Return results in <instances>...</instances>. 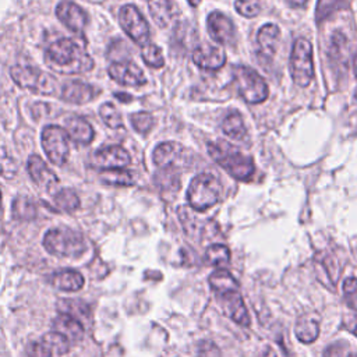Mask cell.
<instances>
[{
    "mask_svg": "<svg viewBox=\"0 0 357 357\" xmlns=\"http://www.w3.org/2000/svg\"><path fill=\"white\" fill-rule=\"evenodd\" d=\"M13 216L20 220H32L36 216V205L29 197H18L13 204Z\"/></svg>",
    "mask_w": 357,
    "mask_h": 357,
    "instance_id": "cell-30",
    "label": "cell"
},
{
    "mask_svg": "<svg viewBox=\"0 0 357 357\" xmlns=\"http://www.w3.org/2000/svg\"><path fill=\"white\" fill-rule=\"evenodd\" d=\"M46 64L60 74H78L89 71L93 67L92 57L70 38H61L53 42L45 50Z\"/></svg>",
    "mask_w": 357,
    "mask_h": 357,
    "instance_id": "cell-1",
    "label": "cell"
},
{
    "mask_svg": "<svg viewBox=\"0 0 357 357\" xmlns=\"http://www.w3.org/2000/svg\"><path fill=\"white\" fill-rule=\"evenodd\" d=\"M148 8L158 26L165 28L172 21L173 7L170 0H149Z\"/></svg>",
    "mask_w": 357,
    "mask_h": 357,
    "instance_id": "cell-27",
    "label": "cell"
},
{
    "mask_svg": "<svg viewBox=\"0 0 357 357\" xmlns=\"http://www.w3.org/2000/svg\"><path fill=\"white\" fill-rule=\"evenodd\" d=\"M100 180L113 185H132L134 177L131 172L123 169H107L100 173Z\"/></svg>",
    "mask_w": 357,
    "mask_h": 357,
    "instance_id": "cell-31",
    "label": "cell"
},
{
    "mask_svg": "<svg viewBox=\"0 0 357 357\" xmlns=\"http://www.w3.org/2000/svg\"><path fill=\"white\" fill-rule=\"evenodd\" d=\"M205 262L219 269H225L230 262V250L223 244L209 245L205 251Z\"/></svg>",
    "mask_w": 357,
    "mask_h": 357,
    "instance_id": "cell-28",
    "label": "cell"
},
{
    "mask_svg": "<svg viewBox=\"0 0 357 357\" xmlns=\"http://www.w3.org/2000/svg\"><path fill=\"white\" fill-rule=\"evenodd\" d=\"M64 130L67 131L68 137L74 142L82 144V145H88L92 141L93 134H95L91 124L79 116H73V117L67 119Z\"/></svg>",
    "mask_w": 357,
    "mask_h": 357,
    "instance_id": "cell-22",
    "label": "cell"
},
{
    "mask_svg": "<svg viewBox=\"0 0 357 357\" xmlns=\"http://www.w3.org/2000/svg\"><path fill=\"white\" fill-rule=\"evenodd\" d=\"M223 132L233 139H243L247 134V128L241 114L237 110H230L222 121Z\"/></svg>",
    "mask_w": 357,
    "mask_h": 357,
    "instance_id": "cell-26",
    "label": "cell"
},
{
    "mask_svg": "<svg viewBox=\"0 0 357 357\" xmlns=\"http://www.w3.org/2000/svg\"><path fill=\"white\" fill-rule=\"evenodd\" d=\"M141 56L144 59V61L151 66V67H155V68H159L165 64L163 61V54L160 52V49L153 45V43H146L142 46V52H141Z\"/></svg>",
    "mask_w": 357,
    "mask_h": 357,
    "instance_id": "cell-35",
    "label": "cell"
},
{
    "mask_svg": "<svg viewBox=\"0 0 357 357\" xmlns=\"http://www.w3.org/2000/svg\"><path fill=\"white\" fill-rule=\"evenodd\" d=\"M68 134L59 126H46L42 131V146L49 160L57 166H63L68 158L70 145Z\"/></svg>",
    "mask_w": 357,
    "mask_h": 357,
    "instance_id": "cell-8",
    "label": "cell"
},
{
    "mask_svg": "<svg viewBox=\"0 0 357 357\" xmlns=\"http://www.w3.org/2000/svg\"><path fill=\"white\" fill-rule=\"evenodd\" d=\"M53 202L54 206L63 212H73L79 206L78 195L70 188H63L57 191L53 197Z\"/></svg>",
    "mask_w": 357,
    "mask_h": 357,
    "instance_id": "cell-29",
    "label": "cell"
},
{
    "mask_svg": "<svg viewBox=\"0 0 357 357\" xmlns=\"http://www.w3.org/2000/svg\"><path fill=\"white\" fill-rule=\"evenodd\" d=\"M291 7H304L308 0H286Z\"/></svg>",
    "mask_w": 357,
    "mask_h": 357,
    "instance_id": "cell-43",
    "label": "cell"
},
{
    "mask_svg": "<svg viewBox=\"0 0 357 357\" xmlns=\"http://www.w3.org/2000/svg\"><path fill=\"white\" fill-rule=\"evenodd\" d=\"M233 84L241 98L248 103H261L268 98L265 79L250 67H236L233 71Z\"/></svg>",
    "mask_w": 357,
    "mask_h": 357,
    "instance_id": "cell-5",
    "label": "cell"
},
{
    "mask_svg": "<svg viewBox=\"0 0 357 357\" xmlns=\"http://www.w3.org/2000/svg\"><path fill=\"white\" fill-rule=\"evenodd\" d=\"M290 74L298 86H307L314 78V61H312V46L304 39L298 38L294 40L290 53Z\"/></svg>",
    "mask_w": 357,
    "mask_h": 357,
    "instance_id": "cell-6",
    "label": "cell"
},
{
    "mask_svg": "<svg viewBox=\"0 0 357 357\" xmlns=\"http://www.w3.org/2000/svg\"><path fill=\"white\" fill-rule=\"evenodd\" d=\"M52 328H53V332L60 333L68 342H78L84 336L82 324L77 318H74L68 314H59L53 319Z\"/></svg>",
    "mask_w": 357,
    "mask_h": 357,
    "instance_id": "cell-21",
    "label": "cell"
},
{
    "mask_svg": "<svg viewBox=\"0 0 357 357\" xmlns=\"http://www.w3.org/2000/svg\"><path fill=\"white\" fill-rule=\"evenodd\" d=\"M209 284L216 296H220L227 291L238 290V282L234 279V276L226 271V269H216L209 275Z\"/></svg>",
    "mask_w": 357,
    "mask_h": 357,
    "instance_id": "cell-25",
    "label": "cell"
},
{
    "mask_svg": "<svg viewBox=\"0 0 357 357\" xmlns=\"http://www.w3.org/2000/svg\"><path fill=\"white\" fill-rule=\"evenodd\" d=\"M234 7L238 14H241L243 17L251 18L259 14L261 0H236Z\"/></svg>",
    "mask_w": 357,
    "mask_h": 357,
    "instance_id": "cell-38",
    "label": "cell"
},
{
    "mask_svg": "<svg viewBox=\"0 0 357 357\" xmlns=\"http://www.w3.org/2000/svg\"><path fill=\"white\" fill-rule=\"evenodd\" d=\"M280 40V31L275 24H265L259 28L257 33L258 54L264 60H271L278 49Z\"/></svg>",
    "mask_w": 357,
    "mask_h": 357,
    "instance_id": "cell-18",
    "label": "cell"
},
{
    "mask_svg": "<svg viewBox=\"0 0 357 357\" xmlns=\"http://www.w3.org/2000/svg\"><path fill=\"white\" fill-rule=\"evenodd\" d=\"M43 245L57 257H79L86 250L84 237L71 229H50L43 237Z\"/></svg>",
    "mask_w": 357,
    "mask_h": 357,
    "instance_id": "cell-4",
    "label": "cell"
},
{
    "mask_svg": "<svg viewBox=\"0 0 357 357\" xmlns=\"http://www.w3.org/2000/svg\"><path fill=\"white\" fill-rule=\"evenodd\" d=\"M70 349L68 340L57 332H49L31 342L26 349V357H60Z\"/></svg>",
    "mask_w": 357,
    "mask_h": 357,
    "instance_id": "cell-10",
    "label": "cell"
},
{
    "mask_svg": "<svg viewBox=\"0 0 357 357\" xmlns=\"http://www.w3.org/2000/svg\"><path fill=\"white\" fill-rule=\"evenodd\" d=\"M353 70H354V75L357 78V52L354 54V59H353Z\"/></svg>",
    "mask_w": 357,
    "mask_h": 357,
    "instance_id": "cell-45",
    "label": "cell"
},
{
    "mask_svg": "<svg viewBox=\"0 0 357 357\" xmlns=\"http://www.w3.org/2000/svg\"><path fill=\"white\" fill-rule=\"evenodd\" d=\"M265 356H266V357H276V354H275V351H273L272 349H266Z\"/></svg>",
    "mask_w": 357,
    "mask_h": 357,
    "instance_id": "cell-46",
    "label": "cell"
},
{
    "mask_svg": "<svg viewBox=\"0 0 357 357\" xmlns=\"http://www.w3.org/2000/svg\"><path fill=\"white\" fill-rule=\"evenodd\" d=\"M126 93H116V96L120 99V100H126V102H128V100H131V96H124Z\"/></svg>",
    "mask_w": 357,
    "mask_h": 357,
    "instance_id": "cell-44",
    "label": "cell"
},
{
    "mask_svg": "<svg viewBox=\"0 0 357 357\" xmlns=\"http://www.w3.org/2000/svg\"><path fill=\"white\" fill-rule=\"evenodd\" d=\"M99 114H100L103 123L107 127H110V128H120V127H123L121 114H120V112L117 110V107L113 103H110V102L103 103L99 107Z\"/></svg>",
    "mask_w": 357,
    "mask_h": 357,
    "instance_id": "cell-32",
    "label": "cell"
},
{
    "mask_svg": "<svg viewBox=\"0 0 357 357\" xmlns=\"http://www.w3.org/2000/svg\"><path fill=\"white\" fill-rule=\"evenodd\" d=\"M57 18L73 32L82 33L88 24L86 13L73 1H60L56 7Z\"/></svg>",
    "mask_w": 357,
    "mask_h": 357,
    "instance_id": "cell-16",
    "label": "cell"
},
{
    "mask_svg": "<svg viewBox=\"0 0 357 357\" xmlns=\"http://www.w3.org/2000/svg\"><path fill=\"white\" fill-rule=\"evenodd\" d=\"M294 333L300 342L312 343L319 335L318 318L312 314L300 315L294 325Z\"/></svg>",
    "mask_w": 357,
    "mask_h": 357,
    "instance_id": "cell-23",
    "label": "cell"
},
{
    "mask_svg": "<svg viewBox=\"0 0 357 357\" xmlns=\"http://www.w3.org/2000/svg\"><path fill=\"white\" fill-rule=\"evenodd\" d=\"M130 120H131L134 130L138 131L139 134H146L153 126V117H152V114H149L146 112L132 113Z\"/></svg>",
    "mask_w": 357,
    "mask_h": 357,
    "instance_id": "cell-37",
    "label": "cell"
},
{
    "mask_svg": "<svg viewBox=\"0 0 357 357\" xmlns=\"http://www.w3.org/2000/svg\"><path fill=\"white\" fill-rule=\"evenodd\" d=\"M344 0H318L317 4V20L322 21L332 15L335 11L344 7Z\"/></svg>",
    "mask_w": 357,
    "mask_h": 357,
    "instance_id": "cell-36",
    "label": "cell"
},
{
    "mask_svg": "<svg viewBox=\"0 0 357 357\" xmlns=\"http://www.w3.org/2000/svg\"><path fill=\"white\" fill-rule=\"evenodd\" d=\"M218 298L220 301L223 312L230 319H233L236 324H238L241 326H250L251 319H250L247 307H245L238 290L223 293V294L218 296Z\"/></svg>",
    "mask_w": 357,
    "mask_h": 357,
    "instance_id": "cell-13",
    "label": "cell"
},
{
    "mask_svg": "<svg viewBox=\"0 0 357 357\" xmlns=\"http://www.w3.org/2000/svg\"><path fill=\"white\" fill-rule=\"evenodd\" d=\"M109 75L121 85L139 86L146 82L142 70L131 61H116L109 66Z\"/></svg>",
    "mask_w": 357,
    "mask_h": 357,
    "instance_id": "cell-14",
    "label": "cell"
},
{
    "mask_svg": "<svg viewBox=\"0 0 357 357\" xmlns=\"http://www.w3.org/2000/svg\"><path fill=\"white\" fill-rule=\"evenodd\" d=\"M155 181L163 190H177L178 188V174L173 167H165L155 176Z\"/></svg>",
    "mask_w": 357,
    "mask_h": 357,
    "instance_id": "cell-34",
    "label": "cell"
},
{
    "mask_svg": "<svg viewBox=\"0 0 357 357\" xmlns=\"http://www.w3.org/2000/svg\"><path fill=\"white\" fill-rule=\"evenodd\" d=\"M222 192V185L211 173H201L195 176L187 190V201L195 211H205L213 206Z\"/></svg>",
    "mask_w": 357,
    "mask_h": 357,
    "instance_id": "cell-3",
    "label": "cell"
},
{
    "mask_svg": "<svg viewBox=\"0 0 357 357\" xmlns=\"http://www.w3.org/2000/svg\"><path fill=\"white\" fill-rule=\"evenodd\" d=\"M10 75L21 88L31 89L42 95H52L56 91V81L50 74L31 66H14Z\"/></svg>",
    "mask_w": 357,
    "mask_h": 357,
    "instance_id": "cell-7",
    "label": "cell"
},
{
    "mask_svg": "<svg viewBox=\"0 0 357 357\" xmlns=\"http://www.w3.org/2000/svg\"><path fill=\"white\" fill-rule=\"evenodd\" d=\"M15 173H17V165L14 159L0 149V174L10 178V177H14Z\"/></svg>",
    "mask_w": 357,
    "mask_h": 357,
    "instance_id": "cell-40",
    "label": "cell"
},
{
    "mask_svg": "<svg viewBox=\"0 0 357 357\" xmlns=\"http://www.w3.org/2000/svg\"><path fill=\"white\" fill-rule=\"evenodd\" d=\"M343 293L349 305L353 310H357V279L356 278H347L343 282Z\"/></svg>",
    "mask_w": 357,
    "mask_h": 357,
    "instance_id": "cell-39",
    "label": "cell"
},
{
    "mask_svg": "<svg viewBox=\"0 0 357 357\" xmlns=\"http://www.w3.org/2000/svg\"><path fill=\"white\" fill-rule=\"evenodd\" d=\"M96 89L82 81H68L61 88V99L70 103H88L96 96Z\"/></svg>",
    "mask_w": 357,
    "mask_h": 357,
    "instance_id": "cell-20",
    "label": "cell"
},
{
    "mask_svg": "<svg viewBox=\"0 0 357 357\" xmlns=\"http://www.w3.org/2000/svg\"><path fill=\"white\" fill-rule=\"evenodd\" d=\"M190 1H191V0H190Z\"/></svg>",
    "mask_w": 357,
    "mask_h": 357,
    "instance_id": "cell-49",
    "label": "cell"
},
{
    "mask_svg": "<svg viewBox=\"0 0 357 357\" xmlns=\"http://www.w3.org/2000/svg\"><path fill=\"white\" fill-rule=\"evenodd\" d=\"M349 357H357V353H351Z\"/></svg>",
    "mask_w": 357,
    "mask_h": 357,
    "instance_id": "cell-47",
    "label": "cell"
},
{
    "mask_svg": "<svg viewBox=\"0 0 357 357\" xmlns=\"http://www.w3.org/2000/svg\"><path fill=\"white\" fill-rule=\"evenodd\" d=\"M343 349L339 344H331L325 349L324 357H342Z\"/></svg>",
    "mask_w": 357,
    "mask_h": 357,
    "instance_id": "cell-42",
    "label": "cell"
},
{
    "mask_svg": "<svg viewBox=\"0 0 357 357\" xmlns=\"http://www.w3.org/2000/svg\"><path fill=\"white\" fill-rule=\"evenodd\" d=\"M0 205H1V192H0Z\"/></svg>",
    "mask_w": 357,
    "mask_h": 357,
    "instance_id": "cell-48",
    "label": "cell"
},
{
    "mask_svg": "<svg viewBox=\"0 0 357 357\" xmlns=\"http://www.w3.org/2000/svg\"><path fill=\"white\" fill-rule=\"evenodd\" d=\"M194 63L204 70H219L226 63L225 52L213 45H201L192 53Z\"/></svg>",
    "mask_w": 357,
    "mask_h": 357,
    "instance_id": "cell-17",
    "label": "cell"
},
{
    "mask_svg": "<svg viewBox=\"0 0 357 357\" xmlns=\"http://www.w3.org/2000/svg\"><path fill=\"white\" fill-rule=\"evenodd\" d=\"M206 26L211 38L222 45H230L236 39L233 21L220 11H212L206 18Z\"/></svg>",
    "mask_w": 357,
    "mask_h": 357,
    "instance_id": "cell-11",
    "label": "cell"
},
{
    "mask_svg": "<svg viewBox=\"0 0 357 357\" xmlns=\"http://www.w3.org/2000/svg\"><path fill=\"white\" fill-rule=\"evenodd\" d=\"M50 283L59 290L75 291L84 286V278L77 271L64 269V271L53 273L50 278Z\"/></svg>",
    "mask_w": 357,
    "mask_h": 357,
    "instance_id": "cell-24",
    "label": "cell"
},
{
    "mask_svg": "<svg viewBox=\"0 0 357 357\" xmlns=\"http://www.w3.org/2000/svg\"><path fill=\"white\" fill-rule=\"evenodd\" d=\"M343 328H346L349 332H351L354 336H357V312L351 311L343 315L342 321Z\"/></svg>",
    "mask_w": 357,
    "mask_h": 357,
    "instance_id": "cell-41",
    "label": "cell"
},
{
    "mask_svg": "<svg viewBox=\"0 0 357 357\" xmlns=\"http://www.w3.org/2000/svg\"><path fill=\"white\" fill-rule=\"evenodd\" d=\"M185 148L178 144V142H162L159 144L152 153L153 163L158 167H176V166H183L185 163Z\"/></svg>",
    "mask_w": 357,
    "mask_h": 357,
    "instance_id": "cell-12",
    "label": "cell"
},
{
    "mask_svg": "<svg viewBox=\"0 0 357 357\" xmlns=\"http://www.w3.org/2000/svg\"><path fill=\"white\" fill-rule=\"evenodd\" d=\"M206 146L211 158L236 180L248 181L254 174L255 167L252 159L233 145L227 142H208Z\"/></svg>",
    "mask_w": 357,
    "mask_h": 357,
    "instance_id": "cell-2",
    "label": "cell"
},
{
    "mask_svg": "<svg viewBox=\"0 0 357 357\" xmlns=\"http://www.w3.org/2000/svg\"><path fill=\"white\" fill-rule=\"evenodd\" d=\"M28 173L31 178L42 188L50 190L59 183L57 176L47 167V165L38 155H31L28 159Z\"/></svg>",
    "mask_w": 357,
    "mask_h": 357,
    "instance_id": "cell-19",
    "label": "cell"
},
{
    "mask_svg": "<svg viewBox=\"0 0 357 357\" xmlns=\"http://www.w3.org/2000/svg\"><path fill=\"white\" fill-rule=\"evenodd\" d=\"M120 24L124 29V32L138 45H146L149 39V26L146 20L142 17L139 10L132 6L127 4L121 7L119 14Z\"/></svg>",
    "mask_w": 357,
    "mask_h": 357,
    "instance_id": "cell-9",
    "label": "cell"
},
{
    "mask_svg": "<svg viewBox=\"0 0 357 357\" xmlns=\"http://www.w3.org/2000/svg\"><path fill=\"white\" fill-rule=\"evenodd\" d=\"M60 314H68L74 318L79 315H84V317H88L89 314V308L88 305L84 303V301H78V300H60L59 305H57Z\"/></svg>",
    "mask_w": 357,
    "mask_h": 357,
    "instance_id": "cell-33",
    "label": "cell"
},
{
    "mask_svg": "<svg viewBox=\"0 0 357 357\" xmlns=\"http://www.w3.org/2000/svg\"><path fill=\"white\" fill-rule=\"evenodd\" d=\"M95 166L100 169H123L130 163V153L120 145H109L98 149L93 155Z\"/></svg>",
    "mask_w": 357,
    "mask_h": 357,
    "instance_id": "cell-15",
    "label": "cell"
}]
</instances>
